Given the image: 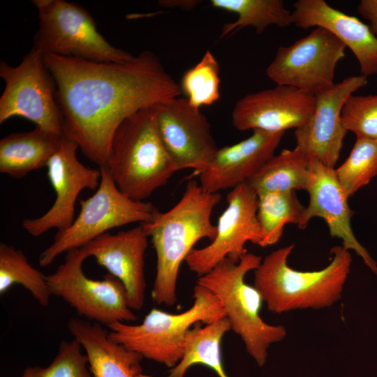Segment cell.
Instances as JSON below:
<instances>
[{
  "mask_svg": "<svg viewBox=\"0 0 377 377\" xmlns=\"http://www.w3.org/2000/svg\"><path fill=\"white\" fill-rule=\"evenodd\" d=\"M67 326L85 351L92 377H149L142 372L143 357L110 339L101 324L71 318Z\"/></svg>",
  "mask_w": 377,
  "mask_h": 377,
  "instance_id": "obj_21",
  "label": "cell"
},
{
  "mask_svg": "<svg viewBox=\"0 0 377 377\" xmlns=\"http://www.w3.org/2000/svg\"><path fill=\"white\" fill-rule=\"evenodd\" d=\"M32 3L39 19L33 47L43 54L115 63L135 57L106 40L91 15L80 5L66 0H33Z\"/></svg>",
  "mask_w": 377,
  "mask_h": 377,
  "instance_id": "obj_7",
  "label": "cell"
},
{
  "mask_svg": "<svg viewBox=\"0 0 377 377\" xmlns=\"http://www.w3.org/2000/svg\"><path fill=\"white\" fill-rule=\"evenodd\" d=\"M210 4L237 16L234 22L223 25L221 38L248 27L261 34L270 25L286 27L293 24L292 12L282 0H211Z\"/></svg>",
  "mask_w": 377,
  "mask_h": 377,
  "instance_id": "obj_25",
  "label": "cell"
},
{
  "mask_svg": "<svg viewBox=\"0 0 377 377\" xmlns=\"http://www.w3.org/2000/svg\"><path fill=\"white\" fill-rule=\"evenodd\" d=\"M247 138L219 148L200 172V184L209 193H219L246 182L274 155L284 132L252 131Z\"/></svg>",
  "mask_w": 377,
  "mask_h": 377,
  "instance_id": "obj_19",
  "label": "cell"
},
{
  "mask_svg": "<svg viewBox=\"0 0 377 377\" xmlns=\"http://www.w3.org/2000/svg\"><path fill=\"white\" fill-rule=\"evenodd\" d=\"M193 298L191 306L180 313L154 308L139 324L111 323L108 337L143 358L172 368L182 357L186 334L193 325L209 324L226 317L219 300L204 286L196 283Z\"/></svg>",
  "mask_w": 377,
  "mask_h": 377,
  "instance_id": "obj_6",
  "label": "cell"
},
{
  "mask_svg": "<svg viewBox=\"0 0 377 377\" xmlns=\"http://www.w3.org/2000/svg\"><path fill=\"white\" fill-rule=\"evenodd\" d=\"M294 247L292 244L271 252L254 270L253 286L267 309L272 313H281L332 306L341 298L350 273V251L342 245L334 246L329 265L320 270L303 272L288 265Z\"/></svg>",
  "mask_w": 377,
  "mask_h": 377,
  "instance_id": "obj_3",
  "label": "cell"
},
{
  "mask_svg": "<svg viewBox=\"0 0 377 377\" xmlns=\"http://www.w3.org/2000/svg\"><path fill=\"white\" fill-rule=\"evenodd\" d=\"M19 284L27 289L39 303L49 306L52 293L46 275L34 268L21 249L0 243V294Z\"/></svg>",
  "mask_w": 377,
  "mask_h": 377,
  "instance_id": "obj_27",
  "label": "cell"
},
{
  "mask_svg": "<svg viewBox=\"0 0 377 377\" xmlns=\"http://www.w3.org/2000/svg\"><path fill=\"white\" fill-rule=\"evenodd\" d=\"M304 209L295 191L258 193L257 218L263 235L260 246H269L277 243L286 225H298Z\"/></svg>",
  "mask_w": 377,
  "mask_h": 377,
  "instance_id": "obj_26",
  "label": "cell"
},
{
  "mask_svg": "<svg viewBox=\"0 0 377 377\" xmlns=\"http://www.w3.org/2000/svg\"><path fill=\"white\" fill-rule=\"evenodd\" d=\"M261 261V256L249 252L239 262L227 258L196 281L219 300L231 330L240 337L259 367L265 364L269 347L287 334L283 325H271L262 319V296L253 286L245 282L246 274L257 269Z\"/></svg>",
  "mask_w": 377,
  "mask_h": 377,
  "instance_id": "obj_5",
  "label": "cell"
},
{
  "mask_svg": "<svg viewBox=\"0 0 377 377\" xmlns=\"http://www.w3.org/2000/svg\"><path fill=\"white\" fill-rule=\"evenodd\" d=\"M219 71L218 61L210 50H207L200 61L184 73L179 87L190 105L200 109L219 100Z\"/></svg>",
  "mask_w": 377,
  "mask_h": 377,
  "instance_id": "obj_28",
  "label": "cell"
},
{
  "mask_svg": "<svg viewBox=\"0 0 377 377\" xmlns=\"http://www.w3.org/2000/svg\"><path fill=\"white\" fill-rule=\"evenodd\" d=\"M346 48L331 32L316 27L293 44L279 47L266 74L278 85L316 96L334 84L336 67Z\"/></svg>",
  "mask_w": 377,
  "mask_h": 377,
  "instance_id": "obj_11",
  "label": "cell"
},
{
  "mask_svg": "<svg viewBox=\"0 0 377 377\" xmlns=\"http://www.w3.org/2000/svg\"><path fill=\"white\" fill-rule=\"evenodd\" d=\"M156 105L122 121L105 165L120 191L136 201H144L179 171L160 136Z\"/></svg>",
  "mask_w": 377,
  "mask_h": 377,
  "instance_id": "obj_4",
  "label": "cell"
},
{
  "mask_svg": "<svg viewBox=\"0 0 377 377\" xmlns=\"http://www.w3.org/2000/svg\"><path fill=\"white\" fill-rule=\"evenodd\" d=\"M309 159L295 147L272 156L246 183L257 194L269 191L305 190Z\"/></svg>",
  "mask_w": 377,
  "mask_h": 377,
  "instance_id": "obj_24",
  "label": "cell"
},
{
  "mask_svg": "<svg viewBox=\"0 0 377 377\" xmlns=\"http://www.w3.org/2000/svg\"><path fill=\"white\" fill-rule=\"evenodd\" d=\"M82 349L74 338L70 341L62 340L57 354L47 367H27L20 377H92Z\"/></svg>",
  "mask_w": 377,
  "mask_h": 377,
  "instance_id": "obj_30",
  "label": "cell"
},
{
  "mask_svg": "<svg viewBox=\"0 0 377 377\" xmlns=\"http://www.w3.org/2000/svg\"><path fill=\"white\" fill-rule=\"evenodd\" d=\"M341 121L356 138L377 140V95H350L343 106Z\"/></svg>",
  "mask_w": 377,
  "mask_h": 377,
  "instance_id": "obj_31",
  "label": "cell"
},
{
  "mask_svg": "<svg viewBox=\"0 0 377 377\" xmlns=\"http://www.w3.org/2000/svg\"><path fill=\"white\" fill-rule=\"evenodd\" d=\"M5 88L0 97V124L25 118L47 131L62 135V116L53 77L43 54L32 47L16 66L0 62Z\"/></svg>",
  "mask_w": 377,
  "mask_h": 377,
  "instance_id": "obj_10",
  "label": "cell"
},
{
  "mask_svg": "<svg viewBox=\"0 0 377 377\" xmlns=\"http://www.w3.org/2000/svg\"><path fill=\"white\" fill-rule=\"evenodd\" d=\"M220 193L204 190L195 180L187 182L179 200L165 212L158 211L142 223L156 253V273L151 297L156 304L172 306L177 302V283L181 264L200 239L213 240L216 227L212 223Z\"/></svg>",
  "mask_w": 377,
  "mask_h": 377,
  "instance_id": "obj_2",
  "label": "cell"
},
{
  "mask_svg": "<svg viewBox=\"0 0 377 377\" xmlns=\"http://www.w3.org/2000/svg\"><path fill=\"white\" fill-rule=\"evenodd\" d=\"M309 178L306 191L309 195V202L301 216L298 228L304 229L311 219L322 218L327 225L330 236L341 239L346 249L354 251L377 274L376 262L353 233L351 219L354 212L349 207V198L337 179L334 168L327 166L315 158L309 159Z\"/></svg>",
  "mask_w": 377,
  "mask_h": 377,
  "instance_id": "obj_17",
  "label": "cell"
},
{
  "mask_svg": "<svg viewBox=\"0 0 377 377\" xmlns=\"http://www.w3.org/2000/svg\"><path fill=\"white\" fill-rule=\"evenodd\" d=\"M357 11L369 21V27L371 32L377 37V0L360 1Z\"/></svg>",
  "mask_w": 377,
  "mask_h": 377,
  "instance_id": "obj_32",
  "label": "cell"
},
{
  "mask_svg": "<svg viewBox=\"0 0 377 377\" xmlns=\"http://www.w3.org/2000/svg\"><path fill=\"white\" fill-rule=\"evenodd\" d=\"M200 2L198 0H161L158 4L165 8L189 10L195 8Z\"/></svg>",
  "mask_w": 377,
  "mask_h": 377,
  "instance_id": "obj_33",
  "label": "cell"
},
{
  "mask_svg": "<svg viewBox=\"0 0 377 377\" xmlns=\"http://www.w3.org/2000/svg\"><path fill=\"white\" fill-rule=\"evenodd\" d=\"M367 84V77L351 75L315 96L311 117L295 131L296 147L309 159L334 168L348 132L341 121L343 106L350 95Z\"/></svg>",
  "mask_w": 377,
  "mask_h": 377,
  "instance_id": "obj_15",
  "label": "cell"
},
{
  "mask_svg": "<svg viewBox=\"0 0 377 377\" xmlns=\"http://www.w3.org/2000/svg\"><path fill=\"white\" fill-rule=\"evenodd\" d=\"M230 330L226 316L204 327L195 325L186 334L181 360L170 369L167 377H184L188 369L195 364L208 367L219 377H228L223 366L221 342Z\"/></svg>",
  "mask_w": 377,
  "mask_h": 377,
  "instance_id": "obj_23",
  "label": "cell"
},
{
  "mask_svg": "<svg viewBox=\"0 0 377 377\" xmlns=\"http://www.w3.org/2000/svg\"><path fill=\"white\" fill-rule=\"evenodd\" d=\"M226 199L228 205L219 217L214 239L202 248H194L185 259L190 271L198 277L225 258L239 262L247 253L248 242L261 246L256 192L245 182L232 188Z\"/></svg>",
  "mask_w": 377,
  "mask_h": 377,
  "instance_id": "obj_12",
  "label": "cell"
},
{
  "mask_svg": "<svg viewBox=\"0 0 377 377\" xmlns=\"http://www.w3.org/2000/svg\"><path fill=\"white\" fill-rule=\"evenodd\" d=\"M61 138L38 126L5 136L0 140V172L20 179L46 166Z\"/></svg>",
  "mask_w": 377,
  "mask_h": 377,
  "instance_id": "obj_22",
  "label": "cell"
},
{
  "mask_svg": "<svg viewBox=\"0 0 377 377\" xmlns=\"http://www.w3.org/2000/svg\"><path fill=\"white\" fill-rule=\"evenodd\" d=\"M43 58L56 86L62 135L98 167L106 165L112 138L123 121L182 94L179 84L150 51L122 63L52 54Z\"/></svg>",
  "mask_w": 377,
  "mask_h": 377,
  "instance_id": "obj_1",
  "label": "cell"
},
{
  "mask_svg": "<svg viewBox=\"0 0 377 377\" xmlns=\"http://www.w3.org/2000/svg\"><path fill=\"white\" fill-rule=\"evenodd\" d=\"M316 96L295 87L278 85L250 93L238 100L232 112L234 127L240 131L286 132L305 124L311 117Z\"/></svg>",
  "mask_w": 377,
  "mask_h": 377,
  "instance_id": "obj_16",
  "label": "cell"
},
{
  "mask_svg": "<svg viewBox=\"0 0 377 377\" xmlns=\"http://www.w3.org/2000/svg\"><path fill=\"white\" fill-rule=\"evenodd\" d=\"M335 172L348 198L368 184L377 175V140L356 138L349 156Z\"/></svg>",
  "mask_w": 377,
  "mask_h": 377,
  "instance_id": "obj_29",
  "label": "cell"
},
{
  "mask_svg": "<svg viewBox=\"0 0 377 377\" xmlns=\"http://www.w3.org/2000/svg\"><path fill=\"white\" fill-rule=\"evenodd\" d=\"M292 22L302 29L316 27L329 31L353 52L361 75L367 77L377 74V37L356 17L324 0H298L294 3Z\"/></svg>",
  "mask_w": 377,
  "mask_h": 377,
  "instance_id": "obj_20",
  "label": "cell"
},
{
  "mask_svg": "<svg viewBox=\"0 0 377 377\" xmlns=\"http://www.w3.org/2000/svg\"><path fill=\"white\" fill-rule=\"evenodd\" d=\"M87 258L82 248L66 253L64 262L46 275L52 295L63 299L80 316L101 325L136 321L123 283L110 273L101 280L87 277L82 269Z\"/></svg>",
  "mask_w": 377,
  "mask_h": 377,
  "instance_id": "obj_9",
  "label": "cell"
},
{
  "mask_svg": "<svg viewBox=\"0 0 377 377\" xmlns=\"http://www.w3.org/2000/svg\"><path fill=\"white\" fill-rule=\"evenodd\" d=\"M156 122L163 143L179 170L199 173L219 147L210 124L199 108L185 98L176 97L156 105Z\"/></svg>",
  "mask_w": 377,
  "mask_h": 377,
  "instance_id": "obj_14",
  "label": "cell"
},
{
  "mask_svg": "<svg viewBox=\"0 0 377 377\" xmlns=\"http://www.w3.org/2000/svg\"><path fill=\"white\" fill-rule=\"evenodd\" d=\"M99 168L101 179L96 192L80 200L78 215L68 228L57 231L52 243L40 253V266L50 265L63 253L82 248L111 229L149 222L158 211L151 202L127 197L117 188L108 168Z\"/></svg>",
  "mask_w": 377,
  "mask_h": 377,
  "instance_id": "obj_8",
  "label": "cell"
},
{
  "mask_svg": "<svg viewBox=\"0 0 377 377\" xmlns=\"http://www.w3.org/2000/svg\"><path fill=\"white\" fill-rule=\"evenodd\" d=\"M149 235L142 223L116 234L105 232L82 247L108 273L120 280L127 293L129 307L141 309L145 304V254Z\"/></svg>",
  "mask_w": 377,
  "mask_h": 377,
  "instance_id": "obj_18",
  "label": "cell"
},
{
  "mask_svg": "<svg viewBox=\"0 0 377 377\" xmlns=\"http://www.w3.org/2000/svg\"><path fill=\"white\" fill-rule=\"evenodd\" d=\"M77 144L62 135L59 146L46 167L47 177L56 193L52 207L42 216L24 219L23 228L39 237L50 229L61 231L75 220V206L80 192L97 189L101 179L100 168H89L77 158Z\"/></svg>",
  "mask_w": 377,
  "mask_h": 377,
  "instance_id": "obj_13",
  "label": "cell"
}]
</instances>
